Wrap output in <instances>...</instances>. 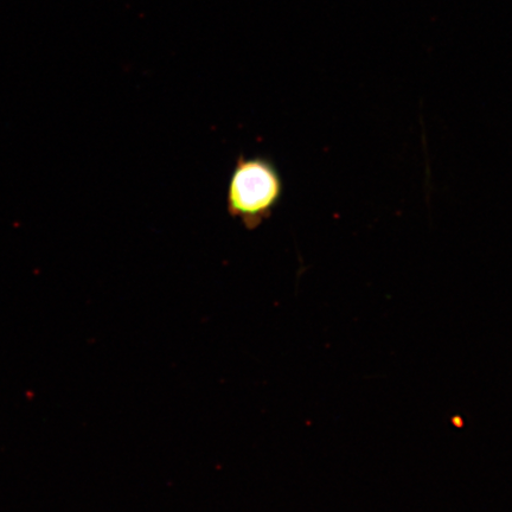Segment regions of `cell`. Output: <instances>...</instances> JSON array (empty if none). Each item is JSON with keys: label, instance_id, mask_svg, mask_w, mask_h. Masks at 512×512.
<instances>
[{"label": "cell", "instance_id": "obj_1", "mask_svg": "<svg viewBox=\"0 0 512 512\" xmlns=\"http://www.w3.org/2000/svg\"><path fill=\"white\" fill-rule=\"evenodd\" d=\"M283 194V178L271 159L240 156L229 179L228 213L246 229L259 228L273 215Z\"/></svg>", "mask_w": 512, "mask_h": 512}]
</instances>
